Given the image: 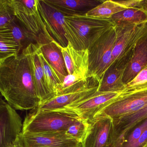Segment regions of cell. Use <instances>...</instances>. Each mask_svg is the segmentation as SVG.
Instances as JSON below:
<instances>
[{"instance_id": "26", "label": "cell", "mask_w": 147, "mask_h": 147, "mask_svg": "<svg viewBox=\"0 0 147 147\" xmlns=\"http://www.w3.org/2000/svg\"><path fill=\"white\" fill-rule=\"evenodd\" d=\"M37 52L42 67L46 87L54 97L55 95L57 86L59 84H61V82L57 77L52 68L46 61L42 52L39 50L38 45Z\"/></svg>"}, {"instance_id": "25", "label": "cell", "mask_w": 147, "mask_h": 147, "mask_svg": "<svg viewBox=\"0 0 147 147\" xmlns=\"http://www.w3.org/2000/svg\"><path fill=\"white\" fill-rule=\"evenodd\" d=\"M126 9L128 8L118 4L115 1H104L103 3L89 11L86 15L98 18L108 19L114 14Z\"/></svg>"}, {"instance_id": "7", "label": "cell", "mask_w": 147, "mask_h": 147, "mask_svg": "<svg viewBox=\"0 0 147 147\" xmlns=\"http://www.w3.org/2000/svg\"><path fill=\"white\" fill-rule=\"evenodd\" d=\"M22 119L16 110L2 98L0 101V147H11L21 142Z\"/></svg>"}, {"instance_id": "16", "label": "cell", "mask_w": 147, "mask_h": 147, "mask_svg": "<svg viewBox=\"0 0 147 147\" xmlns=\"http://www.w3.org/2000/svg\"><path fill=\"white\" fill-rule=\"evenodd\" d=\"M61 49L68 74H76L84 79L87 77L88 70V50H78L68 42L66 47L57 43Z\"/></svg>"}, {"instance_id": "3", "label": "cell", "mask_w": 147, "mask_h": 147, "mask_svg": "<svg viewBox=\"0 0 147 147\" xmlns=\"http://www.w3.org/2000/svg\"><path fill=\"white\" fill-rule=\"evenodd\" d=\"M80 119L74 112L66 108L52 111L34 109L26 117L23 134L66 132L71 125Z\"/></svg>"}, {"instance_id": "14", "label": "cell", "mask_w": 147, "mask_h": 147, "mask_svg": "<svg viewBox=\"0 0 147 147\" xmlns=\"http://www.w3.org/2000/svg\"><path fill=\"white\" fill-rule=\"evenodd\" d=\"M121 93L96 92L86 99L74 103L64 108L74 112L82 119L88 121L92 120L96 114Z\"/></svg>"}, {"instance_id": "22", "label": "cell", "mask_w": 147, "mask_h": 147, "mask_svg": "<svg viewBox=\"0 0 147 147\" xmlns=\"http://www.w3.org/2000/svg\"><path fill=\"white\" fill-rule=\"evenodd\" d=\"M21 52L9 27L0 28V60L18 55Z\"/></svg>"}, {"instance_id": "19", "label": "cell", "mask_w": 147, "mask_h": 147, "mask_svg": "<svg viewBox=\"0 0 147 147\" xmlns=\"http://www.w3.org/2000/svg\"><path fill=\"white\" fill-rule=\"evenodd\" d=\"M30 47L33 80L38 96L42 102L53 98V96L46 87L42 67L38 55L37 44H31Z\"/></svg>"}, {"instance_id": "2", "label": "cell", "mask_w": 147, "mask_h": 147, "mask_svg": "<svg viewBox=\"0 0 147 147\" xmlns=\"http://www.w3.org/2000/svg\"><path fill=\"white\" fill-rule=\"evenodd\" d=\"M116 26L111 19H104L85 15L65 16V36L78 50H89L95 42L112 28Z\"/></svg>"}, {"instance_id": "30", "label": "cell", "mask_w": 147, "mask_h": 147, "mask_svg": "<svg viewBox=\"0 0 147 147\" xmlns=\"http://www.w3.org/2000/svg\"><path fill=\"white\" fill-rule=\"evenodd\" d=\"M116 2L127 8H142L144 0H126L118 1Z\"/></svg>"}, {"instance_id": "23", "label": "cell", "mask_w": 147, "mask_h": 147, "mask_svg": "<svg viewBox=\"0 0 147 147\" xmlns=\"http://www.w3.org/2000/svg\"><path fill=\"white\" fill-rule=\"evenodd\" d=\"M147 129V118L118 138L114 147H133Z\"/></svg>"}, {"instance_id": "12", "label": "cell", "mask_w": 147, "mask_h": 147, "mask_svg": "<svg viewBox=\"0 0 147 147\" xmlns=\"http://www.w3.org/2000/svg\"><path fill=\"white\" fill-rule=\"evenodd\" d=\"M36 43L52 68L61 84L62 83L68 74L62 53L56 42L48 31L43 32L38 36Z\"/></svg>"}, {"instance_id": "13", "label": "cell", "mask_w": 147, "mask_h": 147, "mask_svg": "<svg viewBox=\"0 0 147 147\" xmlns=\"http://www.w3.org/2000/svg\"><path fill=\"white\" fill-rule=\"evenodd\" d=\"M38 6L41 18L50 35L58 44L66 47L68 42L64 29L65 15L46 0H38Z\"/></svg>"}, {"instance_id": "11", "label": "cell", "mask_w": 147, "mask_h": 147, "mask_svg": "<svg viewBox=\"0 0 147 147\" xmlns=\"http://www.w3.org/2000/svg\"><path fill=\"white\" fill-rule=\"evenodd\" d=\"M115 29L117 37L113 51L112 63L135 48L139 40L147 36V23L141 25L115 26Z\"/></svg>"}, {"instance_id": "33", "label": "cell", "mask_w": 147, "mask_h": 147, "mask_svg": "<svg viewBox=\"0 0 147 147\" xmlns=\"http://www.w3.org/2000/svg\"><path fill=\"white\" fill-rule=\"evenodd\" d=\"M143 8L147 11V0H144V4L143 6Z\"/></svg>"}, {"instance_id": "9", "label": "cell", "mask_w": 147, "mask_h": 147, "mask_svg": "<svg viewBox=\"0 0 147 147\" xmlns=\"http://www.w3.org/2000/svg\"><path fill=\"white\" fill-rule=\"evenodd\" d=\"M88 122L89 128L82 147H114L115 132L111 118L97 116Z\"/></svg>"}, {"instance_id": "32", "label": "cell", "mask_w": 147, "mask_h": 147, "mask_svg": "<svg viewBox=\"0 0 147 147\" xmlns=\"http://www.w3.org/2000/svg\"><path fill=\"white\" fill-rule=\"evenodd\" d=\"M11 147H25L22 142Z\"/></svg>"}, {"instance_id": "17", "label": "cell", "mask_w": 147, "mask_h": 147, "mask_svg": "<svg viewBox=\"0 0 147 147\" xmlns=\"http://www.w3.org/2000/svg\"><path fill=\"white\" fill-rule=\"evenodd\" d=\"M65 16L85 15L101 3L102 0H46Z\"/></svg>"}, {"instance_id": "27", "label": "cell", "mask_w": 147, "mask_h": 147, "mask_svg": "<svg viewBox=\"0 0 147 147\" xmlns=\"http://www.w3.org/2000/svg\"><path fill=\"white\" fill-rule=\"evenodd\" d=\"M89 126L88 120L80 119L71 125L66 131V135L82 143Z\"/></svg>"}, {"instance_id": "34", "label": "cell", "mask_w": 147, "mask_h": 147, "mask_svg": "<svg viewBox=\"0 0 147 147\" xmlns=\"http://www.w3.org/2000/svg\"><path fill=\"white\" fill-rule=\"evenodd\" d=\"M82 147V145L81 144H80V145H78V146H75V147Z\"/></svg>"}, {"instance_id": "1", "label": "cell", "mask_w": 147, "mask_h": 147, "mask_svg": "<svg viewBox=\"0 0 147 147\" xmlns=\"http://www.w3.org/2000/svg\"><path fill=\"white\" fill-rule=\"evenodd\" d=\"M30 45L19 55L0 60V91L15 110H34L41 103L32 76Z\"/></svg>"}, {"instance_id": "10", "label": "cell", "mask_w": 147, "mask_h": 147, "mask_svg": "<svg viewBox=\"0 0 147 147\" xmlns=\"http://www.w3.org/2000/svg\"><path fill=\"white\" fill-rule=\"evenodd\" d=\"M134 48L110 65L103 75L98 92L121 93L123 90L125 85L123 82V76L133 55Z\"/></svg>"}, {"instance_id": "24", "label": "cell", "mask_w": 147, "mask_h": 147, "mask_svg": "<svg viewBox=\"0 0 147 147\" xmlns=\"http://www.w3.org/2000/svg\"><path fill=\"white\" fill-rule=\"evenodd\" d=\"M7 26L11 30L15 42L18 45L21 51L32 43H36V38L29 33L15 17Z\"/></svg>"}, {"instance_id": "8", "label": "cell", "mask_w": 147, "mask_h": 147, "mask_svg": "<svg viewBox=\"0 0 147 147\" xmlns=\"http://www.w3.org/2000/svg\"><path fill=\"white\" fill-rule=\"evenodd\" d=\"M11 1L15 17L36 40L41 33L48 31L39 13L38 0Z\"/></svg>"}, {"instance_id": "20", "label": "cell", "mask_w": 147, "mask_h": 147, "mask_svg": "<svg viewBox=\"0 0 147 147\" xmlns=\"http://www.w3.org/2000/svg\"><path fill=\"white\" fill-rule=\"evenodd\" d=\"M116 26L141 25L147 23V11L143 8H128L112 16Z\"/></svg>"}, {"instance_id": "28", "label": "cell", "mask_w": 147, "mask_h": 147, "mask_svg": "<svg viewBox=\"0 0 147 147\" xmlns=\"http://www.w3.org/2000/svg\"><path fill=\"white\" fill-rule=\"evenodd\" d=\"M147 89V66L129 83L125 85L121 93L131 92Z\"/></svg>"}, {"instance_id": "18", "label": "cell", "mask_w": 147, "mask_h": 147, "mask_svg": "<svg viewBox=\"0 0 147 147\" xmlns=\"http://www.w3.org/2000/svg\"><path fill=\"white\" fill-rule=\"evenodd\" d=\"M147 66V36L138 41L134 48L132 57L127 66L123 82L125 85L132 80Z\"/></svg>"}, {"instance_id": "4", "label": "cell", "mask_w": 147, "mask_h": 147, "mask_svg": "<svg viewBox=\"0 0 147 147\" xmlns=\"http://www.w3.org/2000/svg\"><path fill=\"white\" fill-rule=\"evenodd\" d=\"M117 34L115 27L102 35L88 50L87 77H93L99 83L112 63V53Z\"/></svg>"}, {"instance_id": "15", "label": "cell", "mask_w": 147, "mask_h": 147, "mask_svg": "<svg viewBox=\"0 0 147 147\" xmlns=\"http://www.w3.org/2000/svg\"><path fill=\"white\" fill-rule=\"evenodd\" d=\"M21 141L25 147H74L82 144L62 132L24 133Z\"/></svg>"}, {"instance_id": "31", "label": "cell", "mask_w": 147, "mask_h": 147, "mask_svg": "<svg viewBox=\"0 0 147 147\" xmlns=\"http://www.w3.org/2000/svg\"><path fill=\"white\" fill-rule=\"evenodd\" d=\"M133 147H147V129L144 131Z\"/></svg>"}, {"instance_id": "21", "label": "cell", "mask_w": 147, "mask_h": 147, "mask_svg": "<svg viewBox=\"0 0 147 147\" xmlns=\"http://www.w3.org/2000/svg\"><path fill=\"white\" fill-rule=\"evenodd\" d=\"M147 118V105L136 112L117 119H113L115 141L138 123Z\"/></svg>"}, {"instance_id": "5", "label": "cell", "mask_w": 147, "mask_h": 147, "mask_svg": "<svg viewBox=\"0 0 147 147\" xmlns=\"http://www.w3.org/2000/svg\"><path fill=\"white\" fill-rule=\"evenodd\" d=\"M99 83L93 77H88L53 98L42 101L37 109L52 111L63 109L65 107L87 98L98 91Z\"/></svg>"}, {"instance_id": "6", "label": "cell", "mask_w": 147, "mask_h": 147, "mask_svg": "<svg viewBox=\"0 0 147 147\" xmlns=\"http://www.w3.org/2000/svg\"><path fill=\"white\" fill-rule=\"evenodd\" d=\"M147 105V89L121 93L99 111L95 117L106 116L113 119H117L131 115Z\"/></svg>"}, {"instance_id": "29", "label": "cell", "mask_w": 147, "mask_h": 147, "mask_svg": "<svg viewBox=\"0 0 147 147\" xmlns=\"http://www.w3.org/2000/svg\"><path fill=\"white\" fill-rule=\"evenodd\" d=\"M15 18L11 0H0V28L7 26Z\"/></svg>"}]
</instances>
